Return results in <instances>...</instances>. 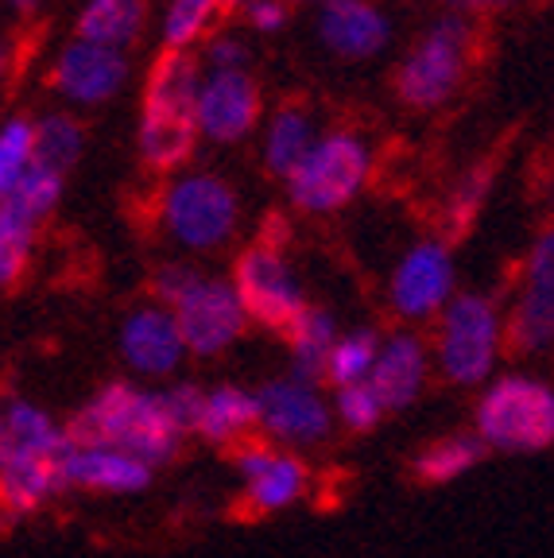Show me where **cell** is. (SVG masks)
<instances>
[{"instance_id":"1","label":"cell","mask_w":554,"mask_h":558,"mask_svg":"<svg viewBox=\"0 0 554 558\" xmlns=\"http://www.w3.org/2000/svg\"><path fill=\"white\" fill-rule=\"evenodd\" d=\"M67 430L70 442L117 446L124 453H136L152 470L174 462L182 442L191 438L179 427L164 388L136 376H117L94 388L86 403L67 418Z\"/></svg>"},{"instance_id":"2","label":"cell","mask_w":554,"mask_h":558,"mask_svg":"<svg viewBox=\"0 0 554 558\" xmlns=\"http://www.w3.org/2000/svg\"><path fill=\"white\" fill-rule=\"evenodd\" d=\"M206 78L198 51H159L140 89L136 156L152 174H179L202 148L198 89Z\"/></svg>"},{"instance_id":"3","label":"cell","mask_w":554,"mask_h":558,"mask_svg":"<svg viewBox=\"0 0 554 558\" xmlns=\"http://www.w3.org/2000/svg\"><path fill=\"white\" fill-rule=\"evenodd\" d=\"M244 221L241 194L226 174L206 167H186L167 174L156 198V226L186 256L221 253L237 241Z\"/></svg>"},{"instance_id":"4","label":"cell","mask_w":554,"mask_h":558,"mask_svg":"<svg viewBox=\"0 0 554 558\" xmlns=\"http://www.w3.org/2000/svg\"><path fill=\"white\" fill-rule=\"evenodd\" d=\"M373 171L376 151L369 136H361L357 129H329L314 140L303 163L284 179L287 206L303 218L341 214L373 183Z\"/></svg>"},{"instance_id":"5","label":"cell","mask_w":554,"mask_h":558,"mask_svg":"<svg viewBox=\"0 0 554 558\" xmlns=\"http://www.w3.org/2000/svg\"><path fill=\"white\" fill-rule=\"evenodd\" d=\"M473 47L477 27L469 16L442 12L438 20H431L392 74L399 105H408L411 113H434L442 105H450L466 86Z\"/></svg>"},{"instance_id":"6","label":"cell","mask_w":554,"mask_h":558,"mask_svg":"<svg viewBox=\"0 0 554 558\" xmlns=\"http://www.w3.org/2000/svg\"><path fill=\"white\" fill-rule=\"evenodd\" d=\"M504 349V311L485 291H458L434 318L431 357L438 376L454 388H481L493 380Z\"/></svg>"},{"instance_id":"7","label":"cell","mask_w":554,"mask_h":558,"mask_svg":"<svg viewBox=\"0 0 554 558\" xmlns=\"http://www.w3.org/2000/svg\"><path fill=\"white\" fill-rule=\"evenodd\" d=\"M477 438L496 453H539L554 446V384L531 373H501L473 403Z\"/></svg>"},{"instance_id":"8","label":"cell","mask_w":554,"mask_h":558,"mask_svg":"<svg viewBox=\"0 0 554 558\" xmlns=\"http://www.w3.org/2000/svg\"><path fill=\"white\" fill-rule=\"evenodd\" d=\"M229 279H233L252 326H261L268 333H284L311 306L303 279L294 271L287 248L276 241H264V236L244 244L241 253L233 256Z\"/></svg>"},{"instance_id":"9","label":"cell","mask_w":554,"mask_h":558,"mask_svg":"<svg viewBox=\"0 0 554 558\" xmlns=\"http://www.w3.org/2000/svg\"><path fill=\"white\" fill-rule=\"evenodd\" d=\"M458 295V264L446 236H419L388 276V311L399 323H434Z\"/></svg>"},{"instance_id":"10","label":"cell","mask_w":554,"mask_h":558,"mask_svg":"<svg viewBox=\"0 0 554 558\" xmlns=\"http://www.w3.org/2000/svg\"><path fill=\"white\" fill-rule=\"evenodd\" d=\"M179 333L186 341V353L198 361L226 357L229 349L252 330V318L244 311L229 276H209L202 271L191 288L171 303Z\"/></svg>"},{"instance_id":"11","label":"cell","mask_w":554,"mask_h":558,"mask_svg":"<svg viewBox=\"0 0 554 558\" xmlns=\"http://www.w3.org/2000/svg\"><path fill=\"white\" fill-rule=\"evenodd\" d=\"M237 497L244 515L291 512L311 497V465L299 450H287L268 438H249L233 450Z\"/></svg>"},{"instance_id":"12","label":"cell","mask_w":554,"mask_h":558,"mask_svg":"<svg viewBox=\"0 0 554 558\" xmlns=\"http://www.w3.org/2000/svg\"><path fill=\"white\" fill-rule=\"evenodd\" d=\"M261 400V438L287 450H311V446L329 442L338 418H334V400L322 392V384L299 380L284 373L272 376L256 388Z\"/></svg>"},{"instance_id":"13","label":"cell","mask_w":554,"mask_h":558,"mask_svg":"<svg viewBox=\"0 0 554 558\" xmlns=\"http://www.w3.org/2000/svg\"><path fill=\"white\" fill-rule=\"evenodd\" d=\"M129 51L89 44V39H79V35H70V44L59 47L51 70H47L51 94L62 101V109H74V113H89V109L117 101L124 94V86H129Z\"/></svg>"},{"instance_id":"14","label":"cell","mask_w":554,"mask_h":558,"mask_svg":"<svg viewBox=\"0 0 554 558\" xmlns=\"http://www.w3.org/2000/svg\"><path fill=\"white\" fill-rule=\"evenodd\" d=\"M504 338L516 357L554 349V226L543 229L523 256L520 291L504 314Z\"/></svg>"},{"instance_id":"15","label":"cell","mask_w":554,"mask_h":558,"mask_svg":"<svg viewBox=\"0 0 554 558\" xmlns=\"http://www.w3.org/2000/svg\"><path fill=\"white\" fill-rule=\"evenodd\" d=\"M264 117V89L252 70H206L198 89L202 144L237 148L244 140L261 136Z\"/></svg>"},{"instance_id":"16","label":"cell","mask_w":554,"mask_h":558,"mask_svg":"<svg viewBox=\"0 0 554 558\" xmlns=\"http://www.w3.org/2000/svg\"><path fill=\"white\" fill-rule=\"evenodd\" d=\"M117 353H121L124 368L144 384L171 380L182 368V361L191 357L171 306H164L159 299L136 303L124 314L117 326Z\"/></svg>"},{"instance_id":"17","label":"cell","mask_w":554,"mask_h":558,"mask_svg":"<svg viewBox=\"0 0 554 558\" xmlns=\"http://www.w3.org/2000/svg\"><path fill=\"white\" fill-rule=\"evenodd\" d=\"M314 35L334 59L369 62L392 47V16L376 0H329L314 12Z\"/></svg>"},{"instance_id":"18","label":"cell","mask_w":554,"mask_h":558,"mask_svg":"<svg viewBox=\"0 0 554 558\" xmlns=\"http://www.w3.org/2000/svg\"><path fill=\"white\" fill-rule=\"evenodd\" d=\"M67 446V423H59L47 408L24 400V396H12V400L0 403V470L62 462Z\"/></svg>"},{"instance_id":"19","label":"cell","mask_w":554,"mask_h":558,"mask_svg":"<svg viewBox=\"0 0 554 558\" xmlns=\"http://www.w3.org/2000/svg\"><path fill=\"white\" fill-rule=\"evenodd\" d=\"M62 477L67 493H94V497H136L144 493L156 470L140 462L136 453H124L117 446L70 442L62 458Z\"/></svg>"},{"instance_id":"20","label":"cell","mask_w":554,"mask_h":558,"mask_svg":"<svg viewBox=\"0 0 554 558\" xmlns=\"http://www.w3.org/2000/svg\"><path fill=\"white\" fill-rule=\"evenodd\" d=\"M431 345L419 338L416 330H392L381 341V357L373 365V392L381 396V403L388 408V415L408 411L411 403L423 396L426 380H431Z\"/></svg>"},{"instance_id":"21","label":"cell","mask_w":554,"mask_h":558,"mask_svg":"<svg viewBox=\"0 0 554 558\" xmlns=\"http://www.w3.org/2000/svg\"><path fill=\"white\" fill-rule=\"evenodd\" d=\"M252 435H261V400H256V388H244V384L202 388V403H198V415H194L191 438H202L206 446H221V450H237Z\"/></svg>"},{"instance_id":"22","label":"cell","mask_w":554,"mask_h":558,"mask_svg":"<svg viewBox=\"0 0 554 558\" xmlns=\"http://www.w3.org/2000/svg\"><path fill=\"white\" fill-rule=\"evenodd\" d=\"M322 136L318 117L299 101L279 105L276 113L264 117L261 124V163L272 179L284 183L294 167L303 163V156L314 148V140Z\"/></svg>"},{"instance_id":"23","label":"cell","mask_w":554,"mask_h":558,"mask_svg":"<svg viewBox=\"0 0 554 558\" xmlns=\"http://www.w3.org/2000/svg\"><path fill=\"white\" fill-rule=\"evenodd\" d=\"M341 338L338 314L326 311V306H306L299 318L284 330L287 341V373L299 376V380L326 384V365L329 353H334V341Z\"/></svg>"},{"instance_id":"24","label":"cell","mask_w":554,"mask_h":558,"mask_svg":"<svg viewBox=\"0 0 554 558\" xmlns=\"http://www.w3.org/2000/svg\"><path fill=\"white\" fill-rule=\"evenodd\" d=\"M244 0H167L159 16V44L167 51H198L229 16H241Z\"/></svg>"},{"instance_id":"25","label":"cell","mask_w":554,"mask_h":558,"mask_svg":"<svg viewBox=\"0 0 554 558\" xmlns=\"http://www.w3.org/2000/svg\"><path fill=\"white\" fill-rule=\"evenodd\" d=\"M147 27V0H82L74 16V35L89 44L129 51Z\"/></svg>"},{"instance_id":"26","label":"cell","mask_w":554,"mask_h":558,"mask_svg":"<svg viewBox=\"0 0 554 558\" xmlns=\"http://www.w3.org/2000/svg\"><path fill=\"white\" fill-rule=\"evenodd\" d=\"M485 453L489 446L477 438V430H454V435L426 442L411 458V473H416L419 485H454V481H461L485 462Z\"/></svg>"},{"instance_id":"27","label":"cell","mask_w":554,"mask_h":558,"mask_svg":"<svg viewBox=\"0 0 554 558\" xmlns=\"http://www.w3.org/2000/svg\"><path fill=\"white\" fill-rule=\"evenodd\" d=\"M496 171L493 163H473L458 174V183L450 186L446 202H442V236L446 241H461L469 229L477 226V218L485 214L489 194H493Z\"/></svg>"},{"instance_id":"28","label":"cell","mask_w":554,"mask_h":558,"mask_svg":"<svg viewBox=\"0 0 554 558\" xmlns=\"http://www.w3.org/2000/svg\"><path fill=\"white\" fill-rule=\"evenodd\" d=\"M82 151H86V129L74 109H51V113L35 117V159L39 163L70 174L82 163Z\"/></svg>"},{"instance_id":"29","label":"cell","mask_w":554,"mask_h":558,"mask_svg":"<svg viewBox=\"0 0 554 558\" xmlns=\"http://www.w3.org/2000/svg\"><path fill=\"white\" fill-rule=\"evenodd\" d=\"M381 341L384 333L376 326H353V330H341V338L334 341V353H329L326 365V388H349V384H364L373 376V365L381 357Z\"/></svg>"},{"instance_id":"30","label":"cell","mask_w":554,"mask_h":558,"mask_svg":"<svg viewBox=\"0 0 554 558\" xmlns=\"http://www.w3.org/2000/svg\"><path fill=\"white\" fill-rule=\"evenodd\" d=\"M62 194H67V174L35 159V167L24 174V183H20L9 198L0 202V206H9L12 214H20V218L35 221V226H44L55 209H59Z\"/></svg>"},{"instance_id":"31","label":"cell","mask_w":554,"mask_h":558,"mask_svg":"<svg viewBox=\"0 0 554 558\" xmlns=\"http://www.w3.org/2000/svg\"><path fill=\"white\" fill-rule=\"evenodd\" d=\"M35 167V117L12 113L0 121V202L9 198Z\"/></svg>"},{"instance_id":"32","label":"cell","mask_w":554,"mask_h":558,"mask_svg":"<svg viewBox=\"0 0 554 558\" xmlns=\"http://www.w3.org/2000/svg\"><path fill=\"white\" fill-rule=\"evenodd\" d=\"M35 221L12 214L9 206H0V291H12L24 279L27 264L35 256V241H39Z\"/></svg>"},{"instance_id":"33","label":"cell","mask_w":554,"mask_h":558,"mask_svg":"<svg viewBox=\"0 0 554 558\" xmlns=\"http://www.w3.org/2000/svg\"><path fill=\"white\" fill-rule=\"evenodd\" d=\"M329 400H334V418H338V427L349 430V435H373L384 418H388V408L381 403V396L373 392V384L369 380L349 384V388H334Z\"/></svg>"},{"instance_id":"34","label":"cell","mask_w":554,"mask_h":558,"mask_svg":"<svg viewBox=\"0 0 554 558\" xmlns=\"http://www.w3.org/2000/svg\"><path fill=\"white\" fill-rule=\"evenodd\" d=\"M198 59L206 70H252V44L233 27H221L198 47Z\"/></svg>"},{"instance_id":"35","label":"cell","mask_w":554,"mask_h":558,"mask_svg":"<svg viewBox=\"0 0 554 558\" xmlns=\"http://www.w3.org/2000/svg\"><path fill=\"white\" fill-rule=\"evenodd\" d=\"M198 276H202V268H194L191 260H164L156 271H152V299L171 306Z\"/></svg>"},{"instance_id":"36","label":"cell","mask_w":554,"mask_h":558,"mask_svg":"<svg viewBox=\"0 0 554 558\" xmlns=\"http://www.w3.org/2000/svg\"><path fill=\"white\" fill-rule=\"evenodd\" d=\"M241 20L252 35H279L291 24V4L287 0H244Z\"/></svg>"},{"instance_id":"37","label":"cell","mask_w":554,"mask_h":558,"mask_svg":"<svg viewBox=\"0 0 554 558\" xmlns=\"http://www.w3.org/2000/svg\"><path fill=\"white\" fill-rule=\"evenodd\" d=\"M516 0H446V9L450 12H461V16L477 20V16H501L508 12Z\"/></svg>"},{"instance_id":"38","label":"cell","mask_w":554,"mask_h":558,"mask_svg":"<svg viewBox=\"0 0 554 558\" xmlns=\"http://www.w3.org/2000/svg\"><path fill=\"white\" fill-rule=\"evenodd\" d=\"M9 70H12V44L0 39V86H4V78H9Z\"/></svg>"},{"instance_id":"39","label":"cell","mask_w":554,"mask_h":558,"mask_svg":"<svg viewBox=\"0 0 554 558\" xmlns=\"http://www.w3.org/2000/svg\"><path fill=\"white\" fill-rule=\"evenodd\" d=\"M287 4H291V9H299V4H303V9H322L329 0H287Z\"/></svg>"},{"instance_id":"40","label":"cell","mask_w":554,"mask_h":558,"mask_svg":"<svg viewBox=\"0 0 554 558\" xmlns=\"http://www.w3.org/2000/svg\"><path fill=\"white\" fill-rule=\"evenodd\" d=\"M9 4H12L16 12H32L35 4H39V0H9Z\"/></svg>"},{"instance_id":"41","label":"cell","mask_w":554,"mask_h":558,"mask_svg":"<svg viewBox=\"0 0 554 558\" xmlns=\"http://www.w3.org/2000/svg\"><path fill=\"white\" fill-rule=\"evenodd\" d=\"M546 198H551V214H554V179H551V191H546Z\"/></svg>"}]
</instances>
